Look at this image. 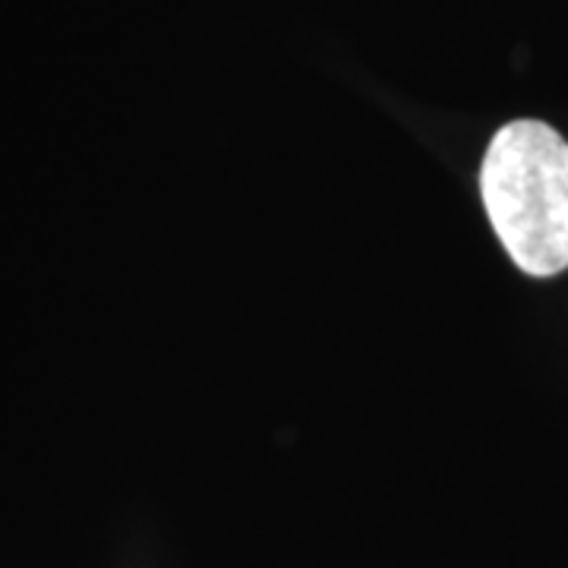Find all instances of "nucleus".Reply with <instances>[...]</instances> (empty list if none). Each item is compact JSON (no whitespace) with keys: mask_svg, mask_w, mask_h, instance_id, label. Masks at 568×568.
Instances as JSON below:
<instances>
[{"mask_svg":"<svg viewBox=\"0 0 568 568\" xmlns=\"http://www.w3.org/2000/svg\"><path fill=\"white\" fill-rule=\"evenodd\" d=\"M480 193L496 237L518 268H568V142L544 121L506 123L487 149Z\"/></svg>","mask_w":568,"mask_h":568,"instance_id":"f257e3e1","label":"nucleus"}]
</instances>
